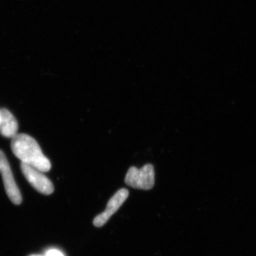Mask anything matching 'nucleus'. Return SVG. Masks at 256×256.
<instances>
[{"label": "nucleus", "instance_id": "423d86ee", "mask_svg": "<svg viewBox=\"0 0 256 256\" xmlns=\"http://www.w3.org/2000/svg\"><path fill=\"white\" fill-rule=\"evenodd\" d=\"M0 134L3 137L12 139L18 134V122L13 114L8 109H1Z\"/></svg>", "mask_w": 256, "mask_h": 256}, {"label": "nucleus", "instance_id": "1a4fd4ad", "mask_svg": "<svg viewBox=\"0 0 256 256\" xmlns=\"http://www.w3.org/2000/svg\"></svg>", "mask_w": 256, "mask_h": 256}, {"label": "nucleus", "instance_id": "f257e3e1", "mask_svg": "<svg viewBox=\"0 0 256 256\" xmlns=\"http://www.w3.org/2000/svg\"><path fill=\"white\" fill-rule=\"evenodd\" d=\"M12 151L21 162L47 172L52 168L50 160L44 154L34 138L26 134H18L12 139Z\"/></svg>", "mask_w": 256, "mask_h": 256}, {"label": "nucleus", "instance_id": "6e6552de", "mask_svg": "<svg viewBox=\"0 0 256 256\" xmlns=\"http://www.w3.org/2000/svg\"><path fill=\"white\" fill-rule=\"evenodd\" d=\"M0 119H1V110H0Z\"/></svg>", "mask_w": 256, "mask_h": 256}, {"label": "nucleus", "instance_id": "7ed1b4c3", "mask_svg": "<svg viewBox=\"0 0 256 256\" xmlns=\"http://www.w3.org/2000/svg\"><path fill=\"white\" fill-rule=\"evenodd\" d=\"M20 166L24 178L37 192L44 195L53 194L54 191L53 183L46 175L44 174L43 172L22 162H21Z\"/></svg>", "mask_w": 256, "mask_h": 256}, {"label": "nucleus", "instance_id": "0eeeda50", "mask_svg": "<svg viewBox=\"0 0 256 256\" xmlns=\"http://www.w3.org/2000/svg\"><path fill=\"white\" fill-rule=\"evenodd\" d=\"M45 256H64L63 254L57 250H50L46 252Z\"/></svg>", "mask_w": 256, "mask_h": 256}, {"label": "nucleus", "instance_id": "20e7f679", "mask_svg": "<svg viewBox=\"0 0 256 256\" xmlns=\"http://www.w3.org/2000/svg\"><path fill=\"white\" fill-rule=\"evenodd\" d=\"M0 174L2 176L5 191L10 200L15 205L21 204L22 202L21 192L15 182L9 162L1 150H0Z\"/></svg>", "mask_w": 256, "mask_h": 256}, {"label": "nucleus", "instance_id": "39448f33", "mask_svg": "<svg viewBox=\"0 0 256 256\" xmlns=\"http://www.w3.org/2000/svg\"><path fill=\"white\" fill-rule=\"evenodd\" d=\"M128 196L129 192L126 188H121L116 192L108 202L106 210L94 218V225L96 227H101L105 225L110 217L120 208Z\"/></svg>", "mask_w": 256, "mask_h": 256}, {"label": "nucleus", "instance_id": "f03ea898", "mask_svg": "<svg viewBox=\"0 0 256 256\" xmlns=\"http://www.w3.org/2000/svg\"><path fill=\"white\" fill-rule=\"evenodd\" d=\"M126 184L134 188L150 190L154 185V170L153 165L148 164L140 169L131 166L124 178Z\"/></svg>", "mask_w": 256, "mask_h": 256}]
</instances>
